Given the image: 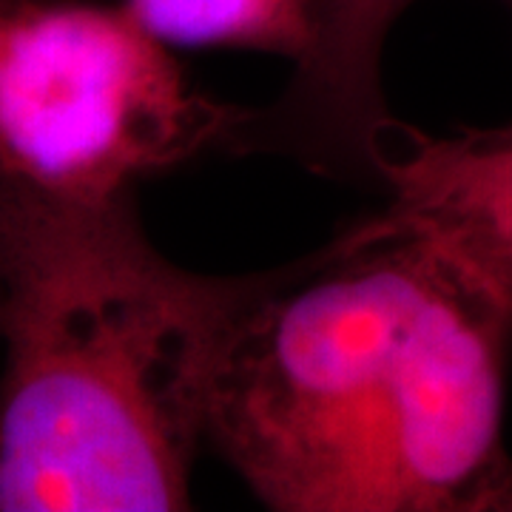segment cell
I'll return each instance as SVG.
<instances>
[{
    "instance_id": "obj_2",
    "label": "cell",
    "mask_w": 512,
    "mask_h": 512,
    "mask_svg": "<svg viewBox=\"0 0 512 512\" xmlns=\"http://www.w3.org/2000/svg\"><path fill=\"white\" fill-rule=\"evenodd\" d=\"M265 282L165 259L134 194L0 180V512L188 510L217 367Z\"/></svg>"
},
{
    "instance_id": "obj_1",
    "label": "cell",
    "mask_w": 512,
    "mask_h": 512,
    "mask_svg": "<svg viewBox=\"0 0 512 512\" xmlns=\"http://www.w3.org/2000/svg\"><path fill=\"white\" fill-rule=\"evenodd\" d=\"M512 319L379 217L268 274L211 387V444L279 512L498 510Z\"/></svg>"
},
{
    "instance_id": "obj_4",
    "label": "cell",
    "mask_w": 512,
    "mask_h": 512,
    "mask_svg": "<svg viewBox=\"0 0 512 512\" xmlns=\"http://www.w3.org/2000/svg\"><path fill=\"white\" fill-rule=\"evenodd\" d=\"M379 185V220L433 245L512 319V126L424 134L396 120Z\"/></svg>"
},
{
    "instance_id": "obj_3",
    "label": "cell",
    "mask_w": 512,
    "mask_h": 512,
    "mask_svg": "<svg viewBox=\"0 0 512 512\" xmlns=\"http://www.w3.org/2000/svg\"><path fill=\"white\" fill-rule=\"evenodd\" d=\"M248 111L197 92L171 49L120 6L0 0V180L114 200L234 146Z\"/></svg>"
},
{
    "instance_id": "obj_6",
    "label": "cell",
    "mask_w": 512,
    "mask_h": 512,
    "mask_svg": "<svg viewBox=\"0 0 512 512\" xmlns=\"http://www.w3.org/2000/svg\"><path fill=\"white\" fill-rule=\"evenodd\" d=\"M498 510H512V484H510V490L504 493V498H501V504H498Z\"/></svg>"
},
{
    "instance_id": "obj_7",
    "label": "cell",
    "mask_w": 512,
    "mask_h": 512,
    "mask_svg": "<svg viewBox=\"0 0 512 512\" xmlns=\"http://www.w3.org/2000/svg\"><path fill=\"white\" fill-rule=\"evenodd\" d=\"M501 3H504V6H507V9L512 12V0H501Z\"/></svg>"
},
{
    "instance_id": "obj_5",
    "label": "cell",
    "mask_w": 512,
    "mask_h": 512,
    "mask_svg": "<svg viewBox=\"0 0 512 512\" xmlns=\"http://www.w3.org/2000/svg\"><path fill=\"white\" fill-rule=\"evenodd\" d=\"M123 9L168 49H254L299 66L319 37V0H123Z\"/></svg>"
}]
</instances>
